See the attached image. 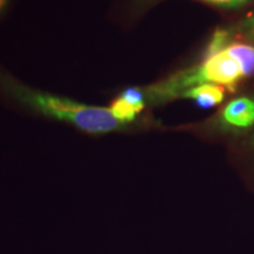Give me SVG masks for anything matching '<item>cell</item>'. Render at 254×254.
<instances>
[{"label": "cell", "instance_id": "cell-1", "mask_svg": "<svg viewBox=\"0 0 254 254\" xmlns=\"http://www.w3.org/2000/svg\"><path fill=\"white\" fill-rule=\"evenodd\" d=\"M0 97L47 118L71 124L91 134L123 131L129 127L113 116L110 107L90 106L25 85L0 67Z\"/></svg>", "mask_w": 254, "mask_h": 254}, {"label": "cell", "instance_id": "cell-2", "mask_svg": "<svg viewBox=\"0 0 254 254\" xmlns=\"http://www.w3.org/2000/svg\"><path fill=\"white\" fill-rule=\"evenodd\" d=\"M198 68L202 84L220 85L230 92H236L237 85L244 79L238 63L225 50L205 58Z\"/></svg>", "mask_w": 254, "mask_h": 254}, {"label": "cell", "instance_id": "cell-3", "mask_svg": "<svg viewBox=\"0 0 254 254\" xmlns=\"http://www.w3.org/2000/svg\"><path fill=\"white\" fill-rule=\"evenodd\" d=\"M213 128L222 133H240L254 128V100L240 97L231 100L213 119Z\"/></svg>", "mask_w": 254, "mask_h": 254}, {"label": "cell", "instance_id": "cell-4", "mask_svg": "<svg viewBox=\"0 0 254 254\" xmlns=\"http://www.w3.org/2000/svg\"><path fill=\"white\" fill-rule=\"evenodd\" d=\"M226 95V88L220 85L204 84L184 92L180 98L194 100L201 109H211L222 103Z\"/></svg>", "mask_w": 254, "mask_h": 254}, {"label": "cell", "instance_id": "cell-5", "mask_svg": "<svg viewBox=\"0 0 254 254\" xmlns=\"http://www.w3.org/2000/svg\"><path fill=\"white\" fill-rule=\"evenodd\" d=\"M225 51L233 58L239 65L244 78L254 75V46L249 44L232 43Z\"/></svg>", "mask_w": 254, "mask_h": 254}, {"label": "cell", "instance_id": "cell-6", "mask_svg": "<svg viewBox=\"0 0 254 254\" xmlns=\"http://www.w3.org/2000/svg\"><path fill=\"white\" fill-rule=\"evenodd\" d=\"M232 38L233 36H232L231 28H218L205 51V58L217 55L226 49L227 46H230L232 44Z\"/></svg>", "mask_w": 254, "mask_h": 254}, {"label": "cell", "instance_id": "cell-7", "mask_svg": "<svg viewBox=\"0 0 254 254\" xmlns=\"http://www.w3.org/2000/svg\"><path fill=\"white\" fill-rule=\"evenodd\" d=\"M232 36H239L247 38L251 33L254 31V12L250 17L244 19L243 21H240L236 27L231 28Z\"/></svg>", "mask_w": 254, "mask_h": 254}, {"label": "cell", "instance_id": "cell-8", "mask_svg": "<svg viewBox=\"0 0 254 254\" xmlns=\"http://www.w3.org/2000/svg\"><path fill=\"white\" fill-rule=\"evenodd\" d=\"M250 0H207L209 4H213L215 6H219V7H226V8H232V7H239V6L246 4Z\"/></svg>", "mask_w": 254, "mask_h": 254}, {"label": "cell", "instance_id": "cell-9", "mask_svg": "<svg viewBox=\"0 0 254 254\" xmlns=\"http://www.w3.org/2000/svg\"><path fill=\"white\" fill-rule=\"evenodd\" d=\"M245 147L247 151L254 154V131L249 135V138L245 140Z\"/></svg>", "mask_w": 254, "mask_h": 254}, {"label": "cell", "instance_id": "cell-10", "mask_svg": "<svg viewBox=\"0 0 254 254\" xmlns=\"http://www.w3.org/2000/svg\"><path fill=\"white\" fill-rule=\"evenodd\" d=\"M204 1H207V0H204Z\"/></svg>", "mask_w": 254, "mask_h": 254}, {"label": "cell", "instance_id": "cell-11", "mask_svg": "<svg viewBox=\"0 0 254 254\" xmlns=\"http://www.w3.org/2000/svg\"><path fill=\"white\" fill-rule=\"evenodd\" d=\"M252 99H253V100H254V97H253V98H252Z\"/></svg>", "mask_w": 254, "mask_h": 254}]
</instances>
